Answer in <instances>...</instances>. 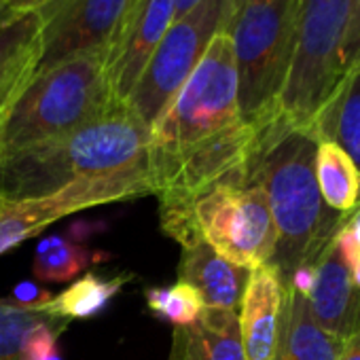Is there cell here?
<instances>
[{
	"instance_id": "obj_29",
	"label": "cell",
	"mask_w": 360,
	"mask_h": 360,
	"mask_svg": "<svg viewBox=\"0 0 360 360\" xmlns=\"http://www.w3.org/2000/svg\"><path fill=\"white\" fill-rule=\"evenodd\" d=\"M5 3L11 11L20 13V11H37L45 3H49V0H5Z\"/></svg>"
},
{
	"instance_id": "obj_13",
	"label": "cell",
	"mask_w": 360,
	"mask_h": 360,
	"mask_svg": "<svg viewBox=\"0 0 360 360\" xmlns=\"http://www.w3.org/2000/svg\"><path fill=\"white\" fill-rule=\"evenodd\" d=\"M286 288L271 265L250 271L238 320L246 360H276Z\"/></svg>"
},
{
	"instance_id": "obj_18",
	"label": "cell",
	"mask_w": 360,
	"mask_h": 360,
	"mask_svg": "<svg viewBox=\"0 0 360 360\" xmlns=\"http://www.w3.org/2000/svg\"><path fill=\"white\" fill-rule=\"evenodd\" d=\"M318 140L341 146L360 172V68L352 70L314 123Z\"/></svg>"
},
{
	"instance_id": "obj_21",
	"label": "cell",
	"mask_w": 360,
	"mask_h": 360,
	"mask_svg": "<svg viewBox=\"0 0 360 360\" xmlns=\"http://www.w3.org/2000/svg\"><path fill=\"white\" fill-rule=\"evenodd\" d=\"M68 322L49 314L43 303H22L18 299H0V360H22L28 335L45 324Z\"/></svg>"
},
{
	"instance_id": "obj_28",
	"label": "cell",
	"mask_w": 360,
	"mask_h": 360,
	"mask_svg": "<svg viewBox=\"0 0 360 360\" xmlns=\"http://www.w3.org/2000/svg\"><path fill=\"white\" fill-rule=\"evenodd\" d=\"M345 227H347L352 240L356 242V246L360 248V202H358V206L349 212V217H347V221H345Z\"/></svg>"
},
{
	"instance_id": "obj_4",
	"label": "cell",
	"mask_w": 360,
	"mask_h": 360,
	"mask_svg": "<svg viewBox=\"0 0 360 360\" xmlns=\"http://www.w3.org/2000/svg\"><path fill=\"white\" fill-rule=\"evenodd\" d=\"M299 0H231L225 34L231 41L240 115L252 125L278 110L297 49Z\"/></svg>"
},
{
	"instance_id": "obj_31",
	"label": "cell",
	"mask_w": 360,
	"mask_h": 360,
	"mask_svg": "<svg viewBox=\"0 0 360 360\" xmlns=\"http://www.w3.org/2000/svg\"><path fill=\"white\" fill-rule=\"evenodd\" d=\"M15 11H11L9 7H7V3H5V0H0V26H3L11 15H13Z\"/></svg>"
},
{
	"instance_id": "obj_19",
	"label": "cell",
	"mask_w": 360,
	"mask_h": 360,
	"mask_svg": "<svg viewBox=\"0 0 360 360\" xmlns=\"http://www.w3.org/2000/svg\"><path fill=\"white\" fill-rule=\"evenodd\" d=\"M316 180L324 204L339 212H352L360 202V172L349 155L330 140H318Z\"/></svg>"
},
{
	"instance_id": "obj_2",
	"label": "cell",
	"mask_w": 360,
	"mask_h": 360,
	"mask_svg": "<svg viewBox=\"0 0 360 360\" xmlns=\"http://www.w3.org/2000/svg\"><path fill=\"white\" fill-rule=\"evenodd\" d=\"M150 127L125 104L58 138L3 155V202L41 198L75 180L106 176L146 161Z\"/></svg>"
},
{
	"instance_id": "obj_9",
	"label": "cell",
	"mask_w": 360,
	"mask_h": 360,
	"mask_svg": "<svg viewBox=\"0 0 360 360\" xmlns=\"http://www.w3.org/2000/svg\"><path fill=\"white\" fill-rule=\"evenodd\" d=\"M144 195H150L148 161L123 172L75 180L49 195L3 202L0 206V257L64 217Z\"/></svg>"
},
{
	"instance_id": "obj_16",
	"label": "cell",
	"mask_w": 360,
	"mask_h": 360,
	"mask_svg": "<svg viewBox=\"0 0 360 360\" xmlns=\"http://www.w3.org/2000/svg\"><path fill=\"white\" fill-rule=\"evenodd\" d=\"M169 360H246L238 311L206 307L193 324L174 328Z\"/></svg>"
},
{
	"instance_id": "obj_30",
	"label": "cell",
	"mask_w": 360,
	"mask_h": 360,
	"mask_svg": "<svg viewBox=\"0 0 360 360\" xmlns=\"http://www.w3.org/2000/svg\"><path fill=\"white\" fill-rule=\"evenodd\" d=\"M202 0H174V5H176V18H180V15H185V13H189L195 5H200Z\"/></svg>"
},
{
	"instance_id": "obj_12",
	"label": "cell",
	"mask_w": 360,
	"mask_h": 360,
	"mask_svg": "<svg viewBox=\"0 0 360 360\" xmlns=\"http://www.w3.org/2000/svg\"><path fill=\"white\" fill-rule=\"evenodd\" d=\"M305 299L314 320L333 337L345 341L360 328V288L354 284L335 238L314 261V280Z\"/></svg>"
},
{
	"instance_id": "obj_8",
	"label": "cell",
	"mask_w": 360,
	"mask_h": 360,
	"mask_svg": "<svg viewBox=\"0 0 360 360\" xmlns=\"http://www.w3.org/2000/svg\"><path fill=\"white\" fill-rule=\"evenodd\" d=\"M195 225L208 246L240 267L257 269L274 261L276 225L257 183H227L208 191L195 204Z\"/></svg>"
},
{
	"instance_id": "obj_3",
	"label": "cell",
	"mask_w": 360,
	"mask_h": 360,
	"mask_svg": "<svg viewBox=\"0 0 360 360\" xmlns=\"http://www.w3.org/2000/svg\"><path fill=\"white\" fill-rule=\"evenodd\" d=\"M119 104L102 53L58 62L37 72L15 102L0 131V155L68 134L104 117Z\"/></svg>"
},
{
	"instance_id": "obj_27",
	"label": "cell",
	"mask_w": 360,
	"mask_h": 360,
	"mask_svg": "<svg viewBox=\"0 0 360 360\" xmlns=\"http://www.w3.org/2000/svg\"><path fill=\"white\" fill-rule=\"evenodd\" d=\"M337 360H360V328L341 343Z\"/></svg>"
},
{
	"instance_id": "obj_17",
	"label": "cell",
	"mask_w": 360,
	"mask_h": 360,
	"mask_svg": "<svg viewBox=\"0 0 360 360\" xmlns=\"http://www.w3.org/2000/svg\"><path fill=\"white\" fill-rule=\"evenodd\" d=\"M341 343V339L326 333L314 320L307 307V299L301 292L286 288L276 360H337Z\"/></svg>"
},
{
	"instance_id": "obj_25",
	"label": "cell",
	"mask_w": 360,
	"mask_h": 360,
	"mask_svg": "<svg viewBox=\"0 0 360 360\" xmlns=\"http://www.w3.org/2000/svg\"><path fill=\"white\" fill-rule=\"evenodd\" d=\"M343 66H345V77L352 70L360 68V0L352 3L345 47H343Z\"/></svg>"
},
{
	"instance_id": "obj_22",
	"label": "cell",
	"mask_w": 360,
	"mask_h": 360,
	"mask_svg": "<svg viewBox=\"0 0 360 360\" xmlns=\"http://www.w3.org/2000/svg\"><path fill=\"white\" fill-rule=\"evenodd\" d=\"M102 257L106 255L91 250L79 242L53 238L49 242H43L32 271L43 282H70L81 276L91 263L102 261Z\"/></svg>"
},
{
	"instance_id": "obj_11",
	"label": "cell",
	"mask_w": 360,
	"mask_h": 360,
	"mask_svg": "<svg viewBox=\"0 0 360 360\" xmlns=\"http://www.w3.org/2000/svg\"><path fill=\"white\" fill-rule=\"evenodd\" d=\"M174 20V0H138L127 13L104 53L108 81L117 102H127L144 66Z\"/></svg>"
},
{
	"instance_id": "obj_7",
	"label": "cell",
	"mask_w": 360,
	"mask_h": 360,
	"mask_svg": "<svg viewBox=\"0 0 360 360\" xmlns=\"http://www.w3.org/2000/svg\"><path fill=\"white\" fill-rule=\"evenodd\" d=\"M231 0H202L174 20L157 45L125 106L148 127L163 115L206 56L212 39L225 30Z\"/></svg>"
},
{
	"instance_id": "obj_32",
	"label": "cell",
	"mask_w": 360,
	"mask_h": 360,
	"mask_svg": "<svg viewBox=\"0 0 360 360\" xmlns=\"http://www.w3.org/2000/svg\"><path fill=\"white\" fill-rule=\"evenodd\" d=\"M0 161H3V155H0ZM0 206H3V193H0Z\"/></svg>"
},
{
	"instance_id": "obj_23",
	"label": "cell",
	"mask_w": 360,
	"mask_h": 360,
	"mask_svg": "<svg viewBox=\"0 0 360 360\" xmlns=\"http://www.w3.org/2000/svg\"><path fill=\"white\" fill-rule=\"evenodd\" d=\"M146 307L174 328L193 324L206 309L202 297L189 284L176 282L172 286H150L144 290Z\"/></svg>"
},
{
	"instance_id": "obj_6",
	"label": "cell",
	"mask_w": 360,
	"mask_h": 360,
	"mask_svg": "<svg viewBox=\"0 0 360 360\" xmlns=\"http://www.w3.org/2000/svg\"><path fill=\"white\" fill-rule=\"evenodd\" d=\"M354 0H299L297 49L278 112L309 129L345 81L343 47Z\"/></svg>"
},
{
	"instance_id": "obj_10",
	"label": "cell",
	"mask_w": 360,
	"mask_h": 360,
	"mask_svg": "<svg viewBox=\"0 0 360 360\" xmlns=\"http://www.w3.org/2000/svg\"><path fill=\"white\" fill-rule=\"evenodd\" d=\"M138 0H49L43 20V56L39 70L85 53H106L115 32Z\"/></svg>"
},
{
	"instance_id": "obj_24",
	"label": "cell",
	"mask_w": 360,
	"mask_h": 360,
	"mask_svg": "<svg viewBox=\"0 0 360 360\" xmlns=\"http://www.w3.org/2000/svg\"><path fill=\"white\" fill-rule=\"evenodd\" d=\"M68 322L60 324H45L34 328L22 349V360H62L58 339L66 330Z\"/></svg>"
},
{
	"instance_id": "obj_20",
	"label": "cell",
	"mask_w": 360,
	"mask_h": 360,
	"mask_svg": "<svg viewBox=\"0 0 360 360\" xmlns=\"http://www.w3.org/2000/svg\"><path fill=\"white\" fill-rule=\"evenodd\" d=\"M131 280V276L104 278L100 274H85L66 290L49 297L43 307L62 320H83L100 314Z\"/></svg>"
},
{
	"instance_id": "obj_14",
	"label": "cell",
	"mask_w": 360,
	"mask_h": 360,
	"mask_svg": "<svg viewBox=\"0 0 360 360\" xmlns=\"http://www.w3.org/2000/svg\"><path fill=\"white\" fill-rule=\"evenodd\" d=\"M43 56L39 11L13 13L0 26V131L20 96L37 77Z\"/></svg>"
},
{
	"instance_id": "obj_1",
	"label": "cell",
	"mask_w": 360,
	"mask_h": 360,
	"mask_svg": "<svg viewBox=\"0 0 360 360\" xmlns=\"http://www.w3.org/2000/svg\"><path fill=\"white\" fill-rule=\"evenodd\" d=\"M252 127L248 183H257L267 195L276 225L271 267L286 286L299 267L314 265L349 212L330 210L320 195L316 180L318 138L309 129L292 125L278 110Z\"/></svg>"
},
{
	"instance_id": "obj_26",
	"label": "cell",
	"mask_w": 360,
	"mask_h": 360,
	"mask_svg": "<svg viewBox=\"0 0 360 360\" xmlns=\"http://www.w3.org/2000/svg\"><path fill=\"white\" fill-rule=\"evenodd\" d=\"M335 242H337L339 252H341V257H343V261H345V265H347V269H349V274H352L354 284L360 288V248H358L356 242L352 240V236H349L345 223H343V227L337 231Z\"/></svg>"
},
{
	"instance_id": "obj_5",
	"label": "cell",
	"mask_w": 360,
	"mask_h": 360,
	"mask_svg": "<svg viewBox=\"0 0 360 360\" xmlns=\"http://www.w3.org/2000/svg\"><path fill=\"white\" fill-rule=\"evenodd\" d=\"M244 123L231 41L219 32L193 75L150 127L148 157L187 150Z\"/></svg>"
},
{
	"instance_id": "obj_15",
	"label": "cell",
	"mask_w": 360,
	"mask_h": 360,
	"mask_svg": "<svg viewBox=\"0 0 360 360\" xmlns=\"http://www.w3.org/2000/svg\"><path fill=\"white\" fill-rule=\"evenodd\" d=\"M250 271L252 269L227 261L202 240L183 248L178 282L195 288L206 307L238 311Z\"/></svg>"
}]
</instances>
